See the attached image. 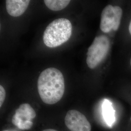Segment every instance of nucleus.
<instances>
[{
    "instance_id": "15",
    "label": "nucleus",
    "mask_w": 131,
    "mask_h": 131,
    "mask_svg": "<svg viewBox=\"0 0 131 131\" xmlns=\"http://www.w3.org/2000/svg\"></svg>"
},
{
    "instance_id": "6",
    "label": "nucleus",
    "mask_w": 131,
    "mask_h": 131,
    "mask_svg": "<svg viewBox=\"0 0 131 131\" xmlns=\"http://www.w3.org/2000/svg\"><path fill=\"white\" fill-rule=\"evenodd\" d=\"M65 123L71 131H91V126L82 113L76 110H69L66 115Z\"/></svg>"
},
{
    "instance_id": "9",
    "label": "nucleus",
    "mask_w": 131,
    "mask_h": 131,
    "mask_svg": "<svg viewBox=\"0 0 131 131\" xmlns=\"http://www.w3.org/2000/svg\"><path fill=\"white\" fill-rule=\"evenodd\" d=\"M47 7L54 11L64 9L70 4L69 0H45L44 1Z\"/></svg>"
},
{
    "instance_id": "3",
    "label": "nucleus",
    "mask_w": 131,
    "mask_h": 131,
    "mask_svg": "<svg viewBox=\"0 0 131 131\" xmlns=\"http://www.w3.org/2000/svg\"><path fill=\"white\" fill-rule=\"evenodd\" d=\"M110 47L109 38L101 35L95 38L89 48L86 57V64L90 69L96 68L107 55Z\"/></svg>"
},
{
    "instance_id": "8",
    "label": "nucleus",
    "mask_w": 131,
    "mask_h": 131,
    "mask_svg": "<svg viewBox=\"0 0 131 131\" xmlns=\"http://www.w3.org/2000/svg\"><path fill=\"white\" fill-rule=\"evenodd\" d=\"M103 112L105 121L108 126H111L115 121V111L112 104L107 100H105L103 104Z\"/></svg>"
},
{
    "instance_id": "13",
    "label": "nucleus",
    "mask_w": 131,
    "mask_h": 131,
    "mask_svg": "<svg viewBox=\"0 0 131 131\" xmlns=\"http://www.w3.org/2000/svg\"><path fill=\"white\" fill-rule=\"evenodd\" d=\"M130 64H131V60H130Z\"/></svg>"
},
{
    "instance_id": "11",
    "label": "nucleus",
    "mask_w": 131,
    "mask_h": 131,
    "mask_svg": "<svg viewBox=\"0 0 131 131\" xmlns=\"http://www.w3.org/2000/svg\"><path fill=\"white\" fill-rule=\"evenodd\" d=\"M58 131L56 130H54V129H46V130H44L43 131Z\"/></svg>"
},
{
    "instance_id": "1",
    "label": "nucleus",
    "mask_w": 131,
    "mask_h": 131,
    "mask_svg": "<svg viewBox=\"0 0 131 131\" xmlns=\"http://www.w3.org/2000/svg\"><path fill=\"white\" fill-rule=\"evenodd\" d=\"M38 90L44 103L53 104L58 102L65 92V81L61 71L54 68L43 70L38 79Z\"/></svg>"
},
{
    "instance_id": "7",
    "label": "nucleus",
    "mask_w": 131,
    "mask_h": 131,
    "mask_svg": "<svg viewBox=\"0 0 131 131\" xmlns=\"http://www.w3.org/2000/svg\"><path fill=\"white\" fill-rule=\"evenodd\" d=\"M30 2L29 0H6V9L11 16L18 17L25 12Z\"/></svg>"
},
{
    "instance_id": "5",
    "label": "nucleus",
    "mask_w": 131,
    "mask_h": 131,
    "mask_svg": "<svg viewBox=\"0 0 131 131\" xmlns=\"http://www.w3.org/2000/svg\"><path fill=\"white\" fill-rule=\"evenodd\" d=\"M36 117V113L33 107L28 103H23L16 110L12 122L20 130H29L33 126L32 121Z\"/></svg>"
},
{
    "instance_id": "14",
    "label": "nucleus",
    "mask_w": 131,
    "mask_h": 131,
    "mask_svg": "<svg viewBox=\"0 0 131 131\" xmlns=\"http://www.w3.org/2000/svg\"></svg>"
},
{
    "instance_id": "4",
    "label": "nucleus",
    "mask_w": 131,
    "mask_h": 131,
    "mask_svg": "<svg viewBox=\"0 0 131 131\" xmlns=\"http://www.w3.org/2000/svg\"><path fill=\"white\" fill-rule=\"evenodd\" d=\"M122 15V10L118 6L107 5L103 10L100 23V29L103 33L112 30L117 31L119 27Z\"/></svg>"
},
{
    "instance_id": "12",
    "label": "nucleus",
    "mask_w": 131,
    "mask_h": 131,
    "mask_svg": "<svg viewBox=\"0 0 131 131\" xmlns=\"http://www.w3.org/2000/svg\"><path fill=\"white\" fill-rule=\"evenodd\" d=\"M129 31L130 34H131V20L130 24H129Z\"/></svg>"
},
{
    "instance_id": "10",
    "label": "nucleus",
    "mask_w": 131,
    "mask_h": 131,
    "mask_svg": "<svg viewBox=\"0 0 131 131\" xmlns=\"http://www.w3.org/2000/svg\"><path fill=\"white\" fill-rule=\"evenodd\" d=\"M6 96L5 90L2 85H0V107H1L5 101Z\"/></svg>"
},
{
    "instance_id": "2",
    "label": "nucleus",
    "mask_w": 131,
    "mask_h": 131,
    "mask_svg": "<svg viewBox=\"0 0 131 131\" xmlns=\"http://www.w3.org/2000/svg\"><path fill=\"white\" fill-rule=\"evenodd\" d=\"M72 32V24L69 19H56L46 28L43 34V42L47 47H58L70 39Z\"/></svg>"
}]
</instances>
